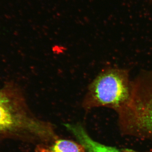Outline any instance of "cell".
<instances>
[{"mask_svg":"<svg viewBox=\"0 0 152 152\" xmlns=\"http://www.w3.org/2000/svg\"><path fill=\"white\" fill-rule=\"evenodd\" d=\"M116 112L125 134L152 140V70L132 81L129 98Z\"/></svg>","mask_w":152,"mask_h":152,"instance_id":"6da1fadb","label":"cell"},{"mask_svg":"<svg viewBox=\"0 0 152 152\" xmlns=\"http://www.w3.org/2000/svg\"><path fill=\"white\" fill-rule=\"evenodd\" d=\"M131 88L128 70L105 68L89 85L83 106L87 109L107 107L116 111L127 102Z\"/></svg>","mask_w":152,"mask_h":152,"instance_id":"7a4b0ae2","label":"cell"},{"mask_svg":"<svg viewBox=\"0 0 152 152\" xmlns=\"http://www.w3.org/2000/svg\"><path fill=\"white\" fill-rule=\"evenodd\" d=\"M18 97L8 90H0V130L10 129L16 121Z\"/></svg>","mask_w":152,"mask_h":152,"instance_id":"3957f363","label":"cell"},{"mask_svg":"<svg viewBox=\"0 0 152 152\" xmlns=\"http://www.w3.org/2000/svg\"><path fill=\"white\" fill-rule=\"evenodd\" d=\"M66 126L83 146L86 152H125L113 147L107 146L94 140L80 125L67 124Z\"/></svg>","mask_w":152,"mask_h":152,"instance_id":"277c9868","label":"cell"},{"mask_svg":"<svg viewBox=\"0 0 152 152\" xmlns=\"http://www.w3.org/2000/svg\"><path fill=\"white\" fill-rule=\"evenodd\" d=\"M36 152H86L83 146L72 141L57 140L51 145L38 147Z\"/></svg>","mask_w":152,"mask_h":152,"instance_id":"5b68a950","label":"cell"},{"mask_svg":"<svg viewBox=\"0 0 152 152\" xmlns=\"http://www.w3.org/2000/svg\"><path fill=\"white\" fill-rule=\"evenodd\" d=\"M125 152H136L132 151V150L126 149L124 151Z\"/></svg>","mask_w":152,"mask_h":152,"instance_id":"8992f818","label":"cell"}]
</instances>
